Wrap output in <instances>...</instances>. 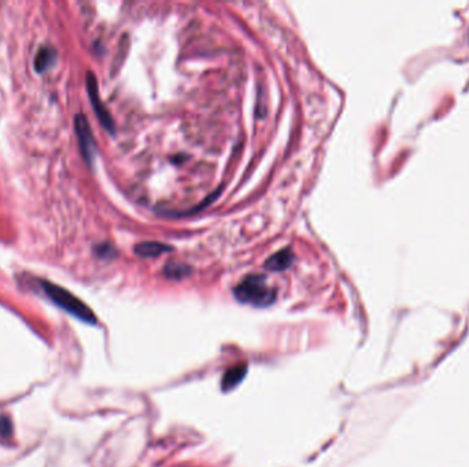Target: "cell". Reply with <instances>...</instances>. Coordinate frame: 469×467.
I'll use <instances>...</instances> for the list:
<instances>
[{"mask_svg": "<svg viewBox=\"0 0 469 467\" xmlns=\"http://www.w3.org/2000/svg\"><path fill=\"white\" fill-rule=\"evenodd\" d=\"M74 127H76V133H77V138H79V143H80V149L83 151V155L88 163H92L95 151H96V146H95V140H94V136H92V132H91V128H90L87 118L83 114L76 116Z\"/></svg>", "mask_w": 469, "mask_h": 467, "instance_id": "obj_3", "label": "cell"}, {"mask_svg": "<svg viewBox=\"0 0 469 467\" xmlns=\"http://www.w3.org/2000/svg\"><path fill=\"white\" fill-rule=\"evenodd\" d=\"M41 288L44 290L45 295L55 305H58L61 309L70 312L72 315L77 316L79 319H81L84 322H88V323H95L96 322L95 314L90 310L88 306H85L80 299H77L69 291H66V290H63V288H61V287H58L55 284L47 283V281L41 283Z\"/></svg>", "mask_w": 469, "mask_h": 467, "instance_id": "obj_2", "label": "cell"}, {"mask_svg": "<svg viewBox=\"0 0 469 467\" xmlns=\"http://www.w3.org/2000/svg\"><path fill=\"white\" fill-rule=\"evenodd\" d=\"M169 250H171V248L166 244L156 243V241H146V243H140L135 247V254L142 257V258H154V257L167 252Z\"/></svg>", "mask_w": 469, "mask_h": 467, "instance_id": "obj_6", "label": "cell"}, {"mask_svg": "<svg viewBox=\"0 0 469 467\" xmlns=\"http://www.w3.org/2000/svg\"><path fill=\"white\" fill-rule=\"evenodd\" d=\"M294 262V254L290 248H286V250H282L279 252H276L275 255H272L265 266L267 269L272 270V272H283L286 269H289Z\"/></svg>", "mask_w": 469, "mask_h": 467, "instance_id": "obj_5", "label": "cell"}, {"mask_svg": "<svg viewBox=\"0 0 469 467\" xmlns=\"http://www.w3.org/2000/svg\"><path fill=\"white\" fill-rule=\"evenodd\" d=\"M11 424L7 418H0V437H8L11 433Z\"/></svg>", "mask_w": 469, "mask_h": 467, "instance_id": "obj_10", "label": "cell"}, {"mask_svg": "<svg viewBox=\"0 0 469 467\" xmlns=\"http://www.w3.org/2000/svg\"><path fill=\"white\" fill-rule=\"evenodd\" d=\"M235 298L244 305L268 307L276 301V291L268 284L264 276H249L236 288Z\"/></svg>", "mask_w": 469, "mask_h": 467, "instance_id": "obj_1", "label": "cell"}, {"mask_svg": "<svg viewBox=\"0 0 469 467\" xmlns=\"http://www.w3.org/2000/svg\"><path fill=\"white\" fill-rule=\"evenodd\" d=\"M187 272H188V269H187L184 265H178V263H169V265L165 268L166 276H169V277H176V279L184 276Z\"/></svg>", "mask_w": 469, "mask_h": 467, "instance_id": "obj_9", "label": "cell"}, {"mask_svg": "<svg viewBox=\"0 0 469 467\" xmlns=\"http://www.w3.org/2000/svg\"><path fill=\"white\" fill-rule=\"evenodd\" d=\"M246 374V369L244 366H240V367H232L231 370L227 371L224 380H222V388L225 391H229L231 388L236 387L244 377Z\"/></svg>", "mask_w": 469, "mask_h": 467, "instance_id": "obj_8", "label": "cell"}, {"mask_svg": "<svg viewBox=\"0 0 469 467\" xmlns=\"http://www.w3.org/2000/svg\"><path fill=\"white\" fill-rule=\"evenodd\" d=\"M87 88H88V94H90V98H91V103L95 109V113L98 116V118L101 120L102 125L109 129L110 132L114 131V122L109 114V111L106 110V107L103 106V103L101 102V98H99V92H98V83H96V78L92 73H88V77H87Z\"/></svg>", "mask_w": 469, "mask_h": 467, "instance_id": "obj_4", "label": "cell"}, {"mask_svg": "<svg viewBox=\"0 0 469 467\" xmlns=\"http://www.w3.org/2000/svg\"><path fill=\"white\" fill-rule=\"evenodd\" d=\"M55 61V51L51 47H41L34 58V69L39 73L48 70Z\"/></svg>", "mask_w": 469, "mask_h": 467, "instance_id": "obj_7", "label": "cell"}]
</instances>
